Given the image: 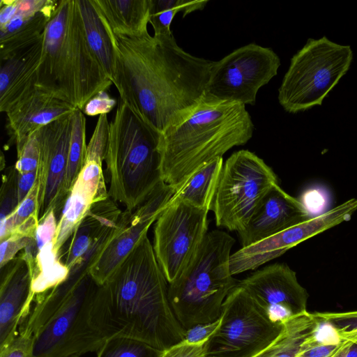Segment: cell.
I'll list each match as a JSON object with an SVG mask.
<instances>
[{
  "label": "cell",
  "mask_w": 357,
  "mask_h": 357,
  "mask_svg": "<svg viewBox=\"0 0 357 357\" xmlns=\"http://www.w3.org/2000/svg\"><path fill=\"white\" fill-rule=\"evenodd\" d=\"M108 31L116 51L114 85L120 99L160 135L203 98L213 61L183 50L172 33L125 36Z\"/></svg>",
  "instance_id": "cell-1"
},
{
  "label": "cell",
  "mask_w": 357,
  "mask_h": 357,
  "mask_svg": "<svg viewBox=\"0 0 357 357\" xmlns=\"http://www.w3.org/2000/svg\"><path fill=\"white\" fill-rule=\"evenodd\" d=\"M168 289L146 234L97 289L94 316L105 341L124 337L162 351L183 341L186 331L173 312Z\"/></svg>",
  "instance_id": "cell-2"
},
{
  "label": "cell",
  "mask_w": 357,
  "mask_h": 357,
  "mask_svg": "<svg viewBox=\"0 0 357 357\" xmlns=\"http://www.w3.org/2000/svg\"><path fill=\"white\" fill-rule=\"evenodd\" d=\"M254 124L245 105L206 98L160 135L164 183L175 193L204 166L252 137Z\"/></svg>",
  "instance_id": "cell-3"
},
{
  "label": "cell",
  "mask_w": 357,
  "mask_h": 357,
  "mask_svg": "<svg viewBox=\"0 0 357 357\" xmlns=\"http://www.w3.org/2000/svg\"><path fill=\"white\" fill-rule=\"evenodd\" d=\"M112 84L87 43L76 0L58 1L43 34L36 88L82 110Z\"/></svg>",
  "instance_id": "cell-4"
},
{
  "label": "cell",
  "mask_w": 357,
  "mask_h": 357,
  "mask_svg": "<svg viewBox=\"0 0 357 357\" xmlns=\"http://www.w3.org/2000/svg\"><path fill=\"white\" fill-rule=\"evenodd\" d=\"M160 137L119 99L109 123L105 161L109 196L125 209L142 204L163 181Z\"/></svg>",
  "instance_id": "cell-5"
},
{
  "label": "cell",
  "mask_w": 357,
  "mask_h": 357,
  "mask_svg": "<svg viewBox=\"0 0 357 357\" xmlns=\"http://www.w3.org/2000/svg\"><path fill=\"white\" fill-rule=\"evenodd\" d=\"M234 243L225 231H208L189 265L169 284L172 308L185 331L221 317L225 300L238 282L229 264Z\"/></svg>",
  "instance_id": "cell-6"
},
{
  "label": "cell",
  "mask_w": 357,
  "mask_h": 357,
  "mask_svg": "<svg viewBox=\"0 0 357 357\" xmlns=\"http://www.w3.org/2000/svg\"><path fill=\"white\" fill-rule=\"evenodd\" d=\"M353 60L349 45L326 36L309 38L291 59L278 89V101L287 112L296 114L320 106L347 73Z\"/></svg>",
  "instance_id": "cell-7"
},
{
  "label": "cell",
  "mask_w": 357,
  "mask_h": 357,
  "mask_svg": "<svg viewBox=\"0 0 357 357\" xmlns=\"http://www.w3.org/2000/svg\"><path fill=\"white\" fill-rule=\"evenodd\" d=\"M98 284L84 275L66 300L35 336L34 357H80L103 345L95 319Z\"/></svg>",
  "instance_id": "cell-8"
},
{
  "label": "cell",
  "mask_w": 357,
  "mask_h": 357,
  "mask_svg": "<svg viewBox=\"0 0 357 357\" xmlns=\"http://www.w3.org/2000/svg\"><path fill=\"white\" fill-rule=\"evenodd\" d=\"M278 185L277 175L258 155L248 150L234 152L223 164L211 208L216 225L241 232Z\"/></svg>",
  "instance_id": "cell-9"
},
{
  "label": "cell",
  "mask_w": 357,
  "mask_h": 357,
  "mask_svg": "<svg viewBox=\"0 0 357 357\" xmlns=\"http://www.w3.org/2000/svg\"><path fill=\"white\" fill-rule=\"evenodd\" d=\"M222 321L207 341L204 357H253L279 335L272 322L238 284L222 304Z\"/></svg>",
  "instance_id": "cell-10"
},
{
  "label": "cell",
  "mask_w": 357,
  "mask_h": 357,
  "mask_svg": "<svg viewBox=\"0 0 357 357\" xmlns=\"http://www.w3.org/2000/svg\"><path fill=\"white\" fill-rule=\"evenodd\" d=\"M280 66V59L271 48L244 45L213 61L204 96L254 105L258 91L278 74Z\"/></svg>",
  "instance_id": "cell-11"
},
{
  "label": "cell",
  "mask_w": 357,
  "mask_h": 357,
  "mask_svg": "<svg viewBox=\"0 0 357 357\" xmlns=\"http://www.w3.org/2000/svg\"><path fill=\"white\" fill-rule=\"evenodd\" d=\"M208 211L175 197L155 222L153 248L168 283L187 268L208 233Z\"/></svg>",
  "instance_id": "cell-12"
},
{
  "label": "cell",
  "mask_w": 357,
  "mask_h": 357,
  "mask_svg": "<svg viewBox=\"0 0 357 357\" xmlns=\"http://www.w3.org/2000/svg\"><path fill=\"white\" fill-rule=\"evenodd\" d=\"M175 191L163 181L140 205L122 211L111 234L100 248L88 273L98 285L105 284L146 234L170 203Z\"/></svg>",
  "instance_id": "cell-13"
},
{
  "label": "cell",
  "mask_w": 357,
  "mask_h": 357,
  "mask_svg": "<svg viewBox=\"0 0 357 357\" xmlns=\"http://www.w3.org/2000/svg\"><path fill=\"white\" fill-rule=\"evenodd\" d=\"M73 112L36 131L40 150L37 169L38 220L52 211L59 220L69 195L66 176Z\"/></svg>",
  "instance_id": "cell-14"
},
{
  "label": "cell",
  "mask_w": 357,
  "mask_h": 357,
  "mask_svg": "<svg viewBox=\"0 0 357 357\" xmlns=\"http://www.w3.org/2000/svg\"><path fill=\"white\" fill-rule=\"evenodd\" d=\"M357 209V199H351L323 214L283 230L260 241L242 247L231 255L233 275L255 270L303 241L350 220Z\"/></svg>",
  "instance_id": "cell-15"
},
{
  "label": "cell",
  "mask_w": 357,
  "mask_h": 357,
  "mask_svg": "<svg viewBox=\"0 0 357 357\" xmlns=\"http://www.w3.org/2000/svg\"><path fill=\"white\" fill-rule=\"evenodd\" d=\"M238 284L273 323L282 324L307 311L308 294L285 263L266 266Z\"/></svg>",
  "instance_id": "cell-16"
},
{
  "label": "cell",
  "mask_w": 357,
  "mask_h": 357,
  "mask_svg": "<svg viewBox=\"0 0 357 357\" xmlns=\"http://www.w3.org/2000/svg\"><path fill=\"white\" fill-rule=\"evenodd\" d=\"M121 212L110 197L93 204L59 252V259L69 271V275L88 272Z\"/></svg>",
  "instance_id": "cell-17"
},
{
  "label": "cell",
  "mask_w": 357,
  "mask_h": 357,
  "mask_svg": "<svg viewBox=\"0 0 357 357\" xmlns=\"http://www.w3.org/2000/svg\"><path fill=\"white\" fill-rule=\"evenodd\" d=\"M102 164L95 159L86 160L73 185L58 220L54 238V248L58 256L93 204L109 197Z\"/></svg>",
  "instance_id": "cell-18"
},
{
  "label": "cell",
  "mask_w": 357,
  "mask_h": 357,
  "mask_svg": "<svg viewBox=\"0 0 357 357\" xmlns=\"http://www.w3.org/2000/svg\"><path fill=\"white\" fill-rule=\"evenodd\" d=\"M310 218L300 200L278 185L264 197L246 227L238 234L242 247H246Z\"/></svg>",
  "instance_id": "cell-19"
},
{
  "label": "cell",
  "mask_w": 357,
  "mask_h": 357,
  "mask_svg": "<svg viewBox=\"0 0 357 357\" xmlns=\"http://www.w3.org/2000/svg\"><path fill=\"white\" fill-rule=\"evenodd\" d=\"M31 282V265L21 252L1 268L0 347L8 344L19 332Z\"/></svg>",
  "instance_id": "cell-20"
},
{
  "label": "cell",
  "mask_w": 357,
  "mask_h": 357,
  "mask_svg": "<svg viewBox=\"0 0 357 357\" xmlns=\"http://www.w3.org/2000/svg\"><path fill=\"white\" fill-rule=\"evenodd\" d=\"M75 109L69 102L36 88L6 113L9 142L17 144L39 128L73 113Z\"/></svg>",
  "instance_id": "cell-21"
},
{
  "label": "cell",
  "mask_w": 357,
  "mask_h": 357,
  "mask_svg": "<svg viewBox=\"0 0 357 357\" xmlns=\"http://www.w3.org/2000/svg\"><path fill=\"white\" fill-rule=\"evenodd\" d=\"M43 43V35L28 46L0 59L1 112L6 113L36 90L37 69L41 58Z\"/></svg>",
  "instance_id": "cell-22"
},
{
  "label": "cell",
  "mask_w": 357,
  "mask_h": 357,
  "mask_svg": "<svg viewBox=\"0 0 357 357\" xmlns=\"http://www.w3.org/2000/svg\"><path fill=\"white\" fill-rule=\"evenodd\" d=\"M106 27L113 33L139 36L149 23L150 0H91Z\"/></svg>",
  "instance_id": "cell-23"
},
{
  "label": "cell",
  "mask_w": 357,
  "mask_h": 357,
  "mask_svg": "<svg viewBox=\"0 0 357 357\" xmlns=\"http://www.w3.org/2000/svg\"><path fill=\"white\" fill-rule=\"evenodd\" d=\"M322 324L315 312L294 316L283 322L275 340L253 357H298L305 342L318 335Z\"/></svg>",
  "instance_id": "cell-24"
},
{
  "label": "cell",
  "mask_w": 357,
  "mask_h": 357,
  "mask_svg": "<svg viewBox=\"0 0 357 357\" xmlns=\"http://www.w3.org/2000/svg\"><path fill=\"white\" fill-rule=\"evenodd\" d=\"M76 3L87 43L114 84L116 55L110 33L91 0H76Z\"/></svg>",
  "instance_id": "cell-25"
},
{
  "label": "cell",
  "mask_w": 357,
  "mask_h": 357,
  "mask_svg": "<svg viewBox=\"0 0 357 357\" xmlns=\"http://www.w3.org/2000/svg\"><path fill=\"white\" fill-rule=\"evenodd\" d=\"M58 1L34 15H15L3 28H0V59L28 46L40 38L52 17Z\"/></svg>",
  "instance_id": "cell-26"
},
{
  "label": "cell",
  "mask_w": 357,
  "mask_h": 357,
  "mask_svg": "<svg viewBox=\"0 0 357 357\" xmlns=\"http://www.w3.org/2000/svg\"><path fill=\"white\" fill-rule=\"evenodd\" d=\"M222 158H218L195 172L174 196L190 204L211 211L223 167Z\"/></svg>",
  "instance_id": "cell-27"
},
{
  "label": "cell",
  "mask_w": 357,
  "mask_h": 357,
  "mask_svg": "<svg viewBox=\"0 0 357 357\" xmlns=\"http://www.w3.org/2000/svg\"><path fill=\"white\" fill-rule=\"evenodd\" d=\"M208 2L207 0H150L149 23L153 29V35L172 33L170 26L177 13L183 12V17H185L204 9Z\"/></svg>",
  "instance_id": "cell-28"
},
{
  "label": "cell",
  "mask_w": 357,
  "mask_h": 357,
  "mask_svg": "<svg viewBox=\"0 0 357 357\" xmlns=\"http://www.w3.org/2000/svg\"><path fill=\"white\" fill-rule=\"evenodd\" d=\"M86 117L82 111L75 109L70 141L66 176V188L70 192L84 163L86 151Z\"/></svg>",
  "instance_id": "cell-29"
},
{
  "label": "cell",
  "mask_w": 357,
  "mask_h": 357,
  "mask_svg": "<svg viewBox=\"0 0 357 357\" xmlns=\"http://www.w3.org/2000/svg\"><path fill=\"white\" fill-rule=\"evenodd\" d=\"M164 352L139 340L113 337L96 354V357H162Z\"/></svg>",
  "instance_id": "cell-30"
},
{
  "label": "cell",
  "mask_w": 357,
  "mask_h": 357,
  "mask_svg": "<svg viewBox=\"0 0 357 357\" xmlns=\"http://www.w3.org/2000/svg\"><path fill=\"white\" fill-rule=\"evenodd\" d=\"M38 185L34 187L17 208L5 220L0 222V241L26 225L38 221L37 215Z\"/></svg>",
  "instance_id": "cell-31"
},
{
  "label": "cell",
  "mask_w": 357,
  "mask_h": 357,
  "mask_svg": "<svg viewBox=\"0 0 357 357\" xmlns=\"http://www.w3.org/2000/svg\"><path fill=\"white\" fill-rule=\"evenodd\" d=\"M338 337L357 343V311L315 312Z\"/></svg>",
  "instance_id": "cell-32"
},
{
  "label": "cell",
  "mask_w": 357,
  "mask_h": 357,
  "mask_svg": "<svg viewBox=\"0 0 357 357\" xmlns=\"http://www.w3.org/2000/svg\"><path fill=\"white\" fill-rule=\"evenodd\" d=\"M16 146L17 161L14 165L19 174L37 171L40 150L36 131Z\"/></svg>",
  "instance_id": "cell-33"
},
{
  "label": "cell",
  "mask_w": 357,
  "mask_h": 357,
  "mask_svg": "<svg viewBox=\"0 0 357 357\" xmlns=\"http://www.w3.org/2000/svg\"><path fill=\"white\" fill-rule=\"evenodd\" d=\"M17 170L13 166L3 175L1 188L0 222L10 215L18 206L17 190Z\"/></svg>",
  "instance_id": "cell-34"
},
{
  "label": "cell",
  "mask_w": 357,
  "mask_h": 357,
  "mask_svg": "<svg viewBox=\"0 0 357 357\" xmlns=\"http://www.w3.org/2000/svg\"><path fill=\"white\" fill-rule=\"evenodd\" d=\"M34 340L31 332L20 328L8 344L0 347V357H34Z\"/></svg>",
  "instance_id": "cell-35"
},
{
  "label": "cell",
  "mask_w": 357,
  "mask_h": 357,
  "mask_svg": "<svg viewBox=\"0 0 357 357\" xmlns=\"http://www.w3.org/2000/svg\"><path fill=\"white\" fill-rule=\"evenodd\" d=\"M319 335L304 344L298 357H332L346 342L347 340H320Z\"/></svg>",
  "instance_id": "cell-36"
},
{
  "label": "cell",
  "mask_w": 357,
  "mask_h": 357,
  "mask_svg": "<svg viewBox=\"0 0 357 357\" xmlns=\"http://www.w3.org/2000/svg\"><path fill=\"white\" fill-rule=\"evenodd\" d=\"M33 235L15 232L0 241V267H3L31 243Z\"/></svg>",
  "instance_id": "cell-37"
},
{
  "label": "cell",
  "mask_w": 357,
  "mask_h": 357,
  "mask_svg": "<svg viewBox=\"0 0 357 357\" xmlns=\"http://www.w3.org/2000/svg\"><path fill=\"white\" fill-rule=\"evenodd\" d=\"M299 200L311 218L323 214L322 212L328 202L326 194L319 188H311L306 190L301 195Z\"/></svg>",
  "instance_id": "cell-38"
},
{
  "label": "cell",
  "mask_w": 357,
  "mask_h": 357,
  "mask_svg": "<svg viewBox=\"0 0 357 357\" xmlns=\"http://www.w3.org/2000/svg\"><path fill=\"white\" fill-rule=\"evenodd\" d=\"M117 105L115 98L106 91H102L92 97L84 106L82 111L88 116L107 114Z\"/></svg>",
  "instance_id": "cell-39"
},
{
  "label": "cell",
  "mask_w": 357,
  "mask_h": 357,
  "mask_svg": "<svg viewBox=\"0 0 357 357\" xmlns=\"http://www.w3.org/2000/svg\"><path fill=\"white\" fill-rule=\"evenodd\" d=\"M222 317L216 321L203 324L196 325L186 331L185 341L191 344L205 342L218 329L221 324Z\"/></svg>",
  "instance_id": "cell-40"
},
{
  "label": "cell",
  "mask_w": 357,
  "mask_h": 357,
  "mask_svg": "<svg viewBox=\"0 0 357 357\" xmlns=\"http://www.w3.org/2000/svg\"><path fill=\"white\" fill-rule=\"evenodd\" d=\"M207 341L191 344L183 340L165 351L162 357H204Z\"/></svg>",
  "instance_id": "cell-41"
},
{
  "label": "cell",
  "mask_w": 357,
  "mask_h": 357,
  "mask_svg": "<svg viewBox=\"0 0 357 357\" xmlns=\"http://www.w3.org/2000/svg\"><path fill=\"white\" fill-rule=\"evenodd\" d=\"M18 173V172H17ZM37 181V171L17 174V190L18 205L26 197Z\"/></svg>",
  "instance_id": "cell-42"
},
{
  "label": "cell",
  "mask_w": 357,
  "mask_h": 357,
  "mask_svg": "<svg viewBox=\"0 0 357 357\" xmlns=\"http://www.w3.org/2000/svg\"><path fill=\"white\" fill-rule=\"evenodd\" d=\"M17 0H1L0 28L5 26L15 15Z\"/></svg>",
  "instance_id": "cell-43"
},
{
  "label": "cell",
  "mask_w": 357,
  "mask_h": 357,
  "mask_svg": "<svg viewBox=\"0 0 357 357\" xmlns=\"http://www.w3.org/2000/svg\"><path fill=\"white\" fill-rule=\"evenodd\" d=\"M332 357H357V343L347 340Z\"/></svg>",
  "instance_id": "cell-44"
}]
</instances>
